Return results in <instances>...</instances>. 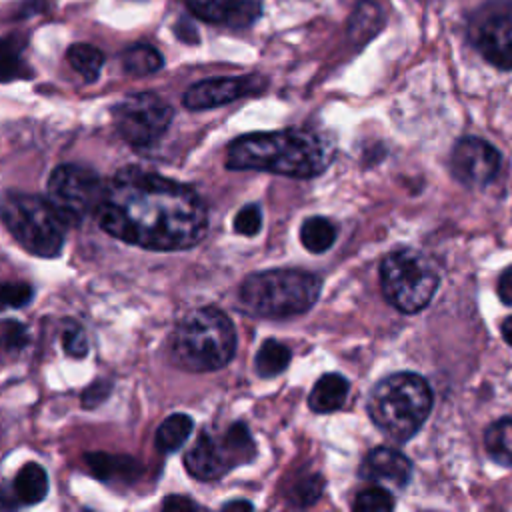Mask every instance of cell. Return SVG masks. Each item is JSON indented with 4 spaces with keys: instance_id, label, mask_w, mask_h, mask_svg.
I'll use <instances>...</instances> for the list:
<instances>
[{
    "instance_id": "obj_19",
    "label": "cell",
    "mask_w": 512,
    "mask_h": 512,
    "mask_svg": "<svg viewBox=\"0 0 512 512\" xmlns=\"http://www.w3.org/2000/svg\"><path fill=\"white\" fill-rule=\"evenodd\" d=\"M194 428V420L188 414H170L156 430V450L162 454H172L188 440Z\"/></svg>"
},
{
    "instance_id": "obj_1",
    "label": "cell",
    "mask_w": 512,
    "mask_h": 512,
    "mask_svg": "<svg viewBox=\"0 0 512 512\" xmlns=\"http://www.w3.org/2000/svg\"><path fill=\"white\" fill-rule=\"evenodd\" d=\"M94 216L106 234L156 252L192 248L208 230V210L190 186L136 166L106 182Z\"/></svg>"
},
{
    "instance_id": "obj_32",
    "label": "cell",
    "mask_w": 512,
    "mask_h": 512,
    "mask_svg": "<svg viewBox=\"0 0 512 512\" xmlns=\"http://www.w3.org/2000/svg\"><path fill=\"white\" fill-rule=\"evenodd\" d=\"M62 346L72 358H84L88 354L86 332L78 324H68L62 332Z\"/></svg>"
},
{
    "instance_id": "obj_12",
    "label": "cell",
    "mask_w": 512,
    "mask_h": 512,
    "mask_svg": "<svg viewBox=\"0 0 512 512\" xmlns=\"http://www.w3.org/2000/svg\"><path fill=\"white\" fill-rule=\"evenodd\" d=\"M500 152L476 136L460 138L450 154L454 178L468 188H482L494 180L500 170Z\"/></svg>"
},
{
    "instance_id": "obj_36",
    "label": "cell",
    "mask_w": 512,
    "mask_h": 512,
    "mask_svg": "<svg viewBox=\"0 0 512 512\" xmlns=\"http://www.w3.org/2000/svg\"><path fill=\"white\" fill-rule=\"evenodd\" d=\"M502 338L506 340V344L512 346V316H508L502 324Z\"/></svg>"
},
{
    "instance_id": "obj_23",
    "label": "cell",
    "mask_w": 512,
    "mask_h": 512,
    "mask_svg": "<svg viewBox=\"0 0 512 512\" xmlns=\"http://www.w3.org/2000/svg\"><path fill=\"white\" fill-rule=\"evenodd\" d=\"M66 60L74 72H78L86 82H94L102 70L104 54L92 44H72L66 52Z\"/></svg>"
},
{
    "instance_id": "obj_11",
    "label": "cell",
    "mask_w": 512,
    "mask_h": 512,
    "mask_svg": "<svg viewBox=\"0 0 512 512\" xmlns=\"http://www.w3.org/2000/svg\"><path fill=\"white\" fill-rule=\"evenodd\" d=\"M468 38L492 66L512 70V0L480 6L470 18Z\"/></svg>"
},
{
    "instance_id": "obj_22",
    "label": "cell",
    "mask_w": 512,
    "mask_h": 512,
    "mask_svg": "<svg viewBox=\"0 0 512 512\" xmlns=\"http://www.w3.org/2000/svg\"><path fill=\"white\" fill-rule=\"evenodd\" d=\"M300 240H302L304 248L310 250L312 254H322L334 244L336 228L328 218L312 216V218L304 220V224L300 228Z\"/></svg>"
},
{
    "instance_id": "obj_31",
    "label": "cell",
    "mask_w": 512,
    "mask_h": 512,
    "mask_svg": "<svg viewBox=\"0 0 512 512\" xmlns=\"http://www.w3.org/2000/svg\"><path fill=\"white\" fill-rule=\"evenodd\" d=\"M262 228V212L256 204H246L234 216V230L242 236H256Z\"/></svg>"
},
{
    "instance_id": "obj_24",
    "label": "cell",
    "mask_w": 512,
    "mask_h": 512,
    "mask_svg": "<svg viewBox=\"0 0 512 512\" xmlns=\"http://www.w3.org/2000/svg\"><path fill=\"white\" fill-rule=\"evenodd\" d=\"M384 22V14L376 2L364 0L356 6V10L350 16L348 32L354 40H366L374 36Z\"/></svg>"
},
{
    "instance_id": "obj_29",
    "label": "cell",
    "mask_w": 512,
    "mask_h": 512,
    "mask_svg": "<svg viewBox=\"0 0 512 512\" xmlns=\"http://www.w3.org/2000/svg\"><path fill=\"white\" fill-rule=\"evenodd\" d=\"M28 344V330L22 322L14 318L0 320V350L20 352Z\"/></svg>"
},
{
    "instance_id": "obj_14",
    "label": "cell",
    "mask_w": 512,
    "mask_h": 512,
    "mask_svg": "<svg viewBox=\"0 0 512 512\" xmlns=\"http://www.w3.org/2000/svg\"><path fill=\"white\" fill-rule=\"evenodd\" d=\"M188 10L202 22L246 28L262 14L258 0H186Z\"/></svg>"
},
{
    "instance_id": "obj_10",
    "label": "cell",
    "mask_w": 512,
    "mask_h": 512,
    "mask_svg": "<svg viewBox=\"0 0 512 512\" xmlns=\"http://www.w3.org/2000/svg\"><path fill=\"white\" fill-rule=\"evenodd\" d=\"M172 118V106L154 92L130 94L112 108L116 132L124 142L136 148L158 142L166 134Z\"/></svg>"
},
{
    "instance_id": "obj_37",
    "label": "cell",
    "mask_w": 512,
    "mask_h": 512,
    "mask_svg": "<svg viewBox=\"0 0 512 512\" xmlns=\"http://www.w3.org/2000/svg\"><path fill=\"white\" fill-rule=\"evenodd\" d=\"M222 508H224V510H236V508L252 510V504H250V502H246V500H234V502H226Z\"/></svg>"
},
{
    "instance_id": "obj_3",
    "label": "cell",
    "mask_w": 512,
    "mask_h": 512,
    "mask_svg": "<svg viewBox=\"0 0 512 512\" xmlns=\"http://www.w3.org/2000/svg\"><path fill=\"white\" fill-rule=\"evenodd\" d=\"M236 350V330L230 318L214 308L190 310L176 326L170 340L174 364L190 372H212L224 368Z\"/></svg>"
},
{
    "instance_id": "obj_2",
    "label": "cell",
    "mask_w": 512,
    "mask_h": 512,
    "mask_svg": "<svg viewBox=\"0 0 512 512\" xmlns=\"http://www.w3.org/2000/svg\"><path fill=\"white\" fill-rule=\"evenodd\" d=\"M334 156L326 136L310 130L286 128L276 132L244 134L230 142L226 168L264 170L290 178H314L322 174Z\"/></svg>"
},
{
    "instance_id": "obj_25",
    "label": "cell",
    "mask_w": 512,
    "mask_h": 512,
    "mask_svg": "<svg viewBox=\"0 0 512 512\" xmlns=\"http://www.w3.org/2000/svg\"><path fill=\"white\" fill-rule=\"evenodd\" d=\"M288 364H290V350L278 340H266L256 354V370L264 378L284 372Z\"/></svg>"
},
{
    "instance_id": "obj_16",
    "label": "cell",
    "mask_w": 512,
    "mask_h": 512,
    "mask_svg": "<svg viewBox=\"0 0 512 512\" xmlns=\"http://www.w3.org/2000/svg\"><path fill=\"white\" fill-rule=\"evenodd\" d=\"M84 462L88 470L108 484H134L140 474L142 466L138 460L126 454H108V452H88L84 454Z\"/></svg>"
},
{
    "instance_id": "obj_35",
    "label": "cell",
    "mask_w": 512,
    "mask_h": 512,
    "mask_svg": "<svg viewBox=\"0 0 512 512\" xmlns=\"http://www.w3.org/2000/svg\"><path fill=\"white\" fill-rule=\"evenodd\" d=\"M498 296L504 304L512 306V268L506 270L502 276H500V282H498Z\"/></svg>"
},
{
    "instance_id": "obj_5",
    "label": "cell",
    "mask_w": 512,
    "mask_h": 512,
    "mask_svg": "<svg viewBox=\"0 0 512 512\" xmlns=\"http://www.w3.org/2000/svg\"><path fill=\"white\" fill-rule=\"evenodd\" d=\"M320 276L306 270H266L250 274L240 286L242 306L264 318L304 314L320 296Z\"/></svg>"
},
{
    "instance_id": "obj_8",
    "label": "cell",
    "mask_w": 512,
    "mask_h": 512,
    "mask_svg": "<svg viewBox=\"0 0 512 512\" xmlns=\"http://www.w3.org/2000/svg\"><path fill=\"white\" fill-rule=\"evenodd\" d=\"M256 456V444L242 422H234L220 436L204 430L184 454V466L196 480H218L232 468L248 464Z\"/></svg>"
},
{
    "instance_id": "obj_15",
    "label": "cell",
    "mask_w": 512,
    "mask_h": 512,
    "mask_svg": "<svg viewBox=\"0 0 512 512\" xmlns=\"http://www.w3.org/2000/svg\"><path fill=\"white\" fill-rule=\"evenodd\" d=\"M360 476L376 484L404 488L412 476V462L400 450L378 446L362 460Z\"/></svg>"
},
{
    "instance_id": "obj_21",
    "label": "cell",
    "mask_w": 512,
    "mask_h": 512,
    "mask_svg": "<svg viewBox=\"0 0 512 512\" xmlns=\"http://www.w3.org/2000/svg\"><path fill=\"white\" fill-rule=\"evenodd\" d=\"M120 60H122L124 72L132 74V76L154 74L164 64L162 54L154 46H150V44H134V46L126 48L122 52Z\"/></svg>"
},
{
    "instance_id": "obj_7",
    "label": "cell",
    "mask_w": 512,
    "mask_h": 512,
    "mask_svg": "<svg viewBox=\"0 0 512 512\" xmlns=\"http://www.w3.org/2000/svg\"><path fill=\"white\" fill-rule=\"evenodd\" d=\"M438 282L440 276L434 262L418 250H392L380 262L382 294L404 314H414L426 308Z\"/></svg>"
},
{
    "instance_id": "obj_18",
    "label": "cell",
    "mask_w": 512,
    "mask_h": 512,
    "mask_svg": "<svg viewBox=\"0 0 512 512\" xmlns=\"http://www.w3.org/2000/svg\"><path fill=\"white\" fill-rule=\"evenodd\" d=\"M348 396V380L340 374H324L312 388L308 404L314 412L326 414L338 410Z\"/></svg>"
},
{
    "instance_id": "obj_30",
    "label": "cell",
    "mask_w": 512,
    "mask_h": 512,
    "mask_svg": "<svg viewBox=\"0 0 512 512\" xmlns=\"http://www.w3.org/2000/svg\"><path fill=\"white\" fill-rule=\"evenodd\" d=\"M34 296V290L26 282H0V310L22 308Z\"/></svg>"
},
{
    "instance_id": "obj_26",
    "label": "cell",
    "mask_w": 512,
    "mask_h": 512,
    "mask_svg": "<svg viewBox=\"0 0 512 512\" xmlns=\"http://www.w3.org/2000/svg\"><path fill=\"white\" fill-rule=\"evenodd\" d=\"M324 488V480L320 474H308V476H300L292 488L288 490V502L292 506L298 508H306L310 504H314Z\"/></svg>"
},
{
    "instance_id": "obj_17",
    "label": "cell",
    "mask_w": 512,
    "mask_h": 512,
    "mask_svg": "<svg viewBox=\"0 0 512 512\" xmlns=\"http://www.w3.org/2000/svg\"><path fill=\"white\" fill-rule=\"evenodd\" d=\"M48 492V476L46 470L36 462H26L14 482H12V500L14 504L30 506L44 500Z\"/></svg>"
},
{
    "instance_id": "obj_13",
    "label": "cell",
    "mask_w": 512,
    "mask_h": 512,
    "mask_svg": "<svg viewBox=\"0 0 512 512\" xmlns=\"http://www.w3.org/2000/svg\"><path fill=\"white\" fill-rule=\"evenodd\" d=\"M266 86V80L258 74L252 76H220V78H206L192 84L184 96L182 104L188 110H208L230 104L242 96L258 94Z\"/></svg>"
},
{
    "instance_id": "obj_28",
    "label": "cell",
    "mask_w": 512,
    "mask_h": 512,
    "mask_svg": "<svg viewBox=\"0 0 512 512\" xmlns=\"http://www.w3.org/2000/svg\"><path fill=\"white\" fill-rule=\"evenodd\" d=\"M26 74L28 72L18 46L12 40H0V82H8Z\"/></svg>"
},
{
    "instance_id": "obj_4",
    "label": "cell",
    "mask_w": 512,
    "mask_h": 512,
    "mask_svg": "<svg viewBox=\"0 0 512 512\" xmlns=\"http://www.w3.org/2000/svg\"><path fill=\"white\" fill-rule=\"evenodd\" d=\"M432 410V390L414 372H396L382 378L368 396L372 422L392 440L406 442L426 422Z\"/></svg>"
},
{
    "instance_id": "obj_9",
    "label": "cell",
    "mask_w": 512,
    "mask_h": 512,
    "mask_svg": "<svg viewBox=\"0 0 512 512\" xmlns=\"http://www.w3.org/2000/svg\"><path fill=\"white\" fill-rule=\"evenodd\" d=\"M104 188L106 180L94 170L80 164H60L48 176L46 200L54 206L66 226H76L96 212Z\"/></svg>"
},
{
    "instance_id": "obj_27",
    "label": "cell",
    "mask_w": 512,
    "mask_h": 512,
    "mask_svg": "<svg viewBox=\"0 0 512 512\" xmlns=\"http://www.w3.org/2000/svg\"><path fill=\"white\" fill-rule=\"evenodd\" d=\"M392 508H394V498L380 484L364 488L362 492H358L354 500V510H360V512H386Z\"/></svg>"
},
{
    "instance_id": "obj_20",
    "label": "cell",
    "mask_w": 512,
    "mask_h": 512,
    "mask_svg": "<svg viewBox=\"0 0 512 512\" xmlns=\"http://www.w3.org/2000/svg\"><path fill=\"white\" fill-rule=\"evenodd\" d=\"M484 446L494 462L512 466V416L500 418L486 428Z\"/></svg>"
},
{
    "instance_id": "obj_33",
    "label": "cell",
    "mask_w": 512,
    "mask_h": 512,
    "mask_svg": "<svg viewBox=\"0 0 512 512\" xmlns=\"http://www.w3.org/2000/svg\"><path fill=\"white\" fill-rule=\"evenodd\" d=\"M112 392V382L108 378H98L94 382H90L82 394H80V404L84 408H96L100 406L102 402H106V398L110 396Z\"/></svg>"
},
{
    "instance_id": "obj_6",
    "label": "cell",
    "mask_w": 512,
    "mask_h": 512,
    "mask_svg": "<svg viewBox=\"0 0 512 512\" xmlns=\"http://www.w3.org/2000/svg\"><path fill=\"white\" fill-rule=\"evenodd\" d=\"M0 220L26 252L40 258L62 252L66 222L46 198L8 190L0 196Z\"/></svg>"
},
{
    "instance_id": "obj_34",
    "label": "cell",
    "mask_w": 512,
    "mask_h": 512,
    "mask_svg": "<svg viewBox=\"0 0 512 512\" xmlns=\"http://www.w3.org/2000/svg\"><path fill=\"white\" fill-rule=\"evenodd\" d=\"M162 508L164 510H198V504L194 502V500H190V498H186V496H176V494H172V496H168L164 502H162Z\"/></svg>"
}]
</instances>
